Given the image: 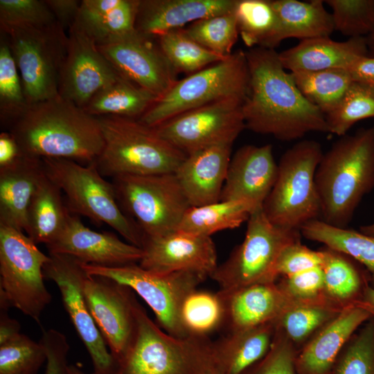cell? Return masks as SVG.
<instances>
[{"label": "cell", "mask_w": 374, "mask_h": 374, "mask_svg": "<svg viewBox=\"0 0 374 374\" xmlns=\"http://www.w3.org/2000/svg\"><path fill=\"white\" fill-rule=\"evenodd\" d=\"M245 54L249 74L242 107L245 128L283 141L328 132L325 114L303 96L278 53L255 47Z\"/></svg>", "instance_id": "cell-1"}, {"label": "cell", "mask_w": 374, "mask_h": 374, "mask_svg": "<svg viewBox=\"0 0 374 374\" xmlns=\"http://www.w3.org/2000/svg\"><path fill=\"white\" fill-rule=\"evenodd\" d=\"M24 154L80 160L91 163L104 139L97 117L59 95L28 105L10 127Z\"/></svg>", "instance_id": "cell-2"}, {"label": "cell", "mask_w": 374, "mask_h": 374, "mask_svg": "<svg viewBox=\"0 0 374 374\" xmlns=\"http://www.w3.org/2000/svg\"><path fill=\"white\" fill-rule=\"evenodd\" d=\"M321 220L347 228L362 198L374 188V125L336 141L315 172Z\"/></svg>", "instance_id": "cell-3"}, {"label": "cell", "mask_w": 374, "mask_h": 374, "mask_svg": "<svg viewBox=\"0 0 374 374\" xmlns=\"http://www.w3.org/2000/svg\"><path fill=\"white\" fill-rule=\"evenodd\" d=\"M97 118L104 147L93 163L104 177L175 173L186 157L138 119Z\"/></svg>", "instance_id": "cell-4"}, {"label": "cell", "mask_w": 374, "mask_h": 374, "mask_svg": "<svg viewBox=\"0 0 374 374\" xmlns=\"http://www.w3.org/2000/svg\"><path fill=\"white\" fill-rule=\"evenodd\" d=\"M46 175L64 192L71 213L106 224L127 242L142 248L145 236L137 223L121 209L114 187L93 163L83 166L73 160L44 158Z\"/></svg>", "instance_id": "cell-5"}, {"label": "cell", "mask_w": 374, "mask_h": 374, "mask_svg": "<svg viewBox=\"0 0 374 374\" xmlns=\"http://www.w3.org/2000/svg\"><path fill=\"white\" fill-rule=\"evenodd\" d=\"M323 154L319 142L303 140L282 155L275 184L262 204L273 224L300 230L308 222L318 219L321 206L314 178Z\"/></svg>", "instance_id": "cell-6"}, {"label": "cell", "mask_w": 374, "mask_h": 374, "mask_svg": "<svg viewBox=\"0 0 374 374\" xmlns=\"http://www.w3.org/2000/svg\"><path fill=\"white\" fill-rule=\"evenodd\" d=\"M249 82L245 52L232 53L174 85L138 120L151 127L187 111L231 98L244 100Z\"/></svg>", "instance_id": "cell-7"}, {"label": "cell", "mask_w": 374, "mask_h": 374, "mask_svg": "<svg viewBox=\"0 0 374 374\" xmlns=\"http://www.w3.org/2000/svg\"><path fill=\"white\" fill-rule=\"evenodd\" d=\"M136 332L115 374H199L211 357L206 337L179 338L164 332L137 301Z\"/></svg>", "instance_id": "cell-8"}, {"label": "cell", "mask_w": 374, "mask_h": 374, "mask_svg": "<svg viewBox=\"0 0 374 374\" xmlns=\"http://www.w3.org/2000/svg\"><path fill=\"white\" fill-rule=\"evenodd\" d=\"M20 75L28 105L59 95L60 71L68 45V35L56 21L39 28L1 29Z\"/></svg>", "instance_id": "cell-9"}, {"label": "cell", "mask_w": 374, "mask_h": 374, "mask_svg": "<svg viewBox=\"0 0 374 374\" xmlns=\"http://www.w3.org/2000/svg\"><path fill=\"white\" fill-rule=\"evenodd\" d=\"M300 230L273 224L262 206L256 208L247 220L244 239L210 276L221 290L256 283L276 282L274 269L281 250L301 240Z\"/></svg>", "instance_id": "cell-10"}, {"label": "cell", "mask_w": 374, "mask_h": 374, "mask_svg": "<svg viewBox=\"0 0 374 374\" xmlns=\"http://www.w3.org/2000/svg\"><path fill=\"white\" fill-rule=\"evenodd\" d=\"M48 259L24 231L0 224V296L37 323L52 300L44 283Z\"/></svg>", "instance_id": "cell-11"}, {"label": "cell", "mask_w": 374, "mask_h": 374, "mask_svg": "<svg viewBox=\"0 0 374 374\" xmlns=\"http://www.w3.org/2000/svg\"><path fill=\"white\" fill-rule=\"evenodd\" d=\"M112 183L120 206L136 220L145 238L177 230L191 206L175 173L121 175Z\"/></svg>", "instance_id": "cell-12"}, {"label": "cell", "mask_w": 374, "mask_h": 374, "mask_svg": "<svg viewBox=\"0 0 374 374\" xmlns=\"http://www.w3.org/2000/svg\"><path fill=\"white\" fill-rule=\"evenodd\" d=\"M82 267L90 275L105 276L131 288L149 305L166 332L179 338L189 337L180 321L181 306L186 296L205 280L206 275L193 271L157 273L137 263L118 267L82 263Z\"/></svg>", "instance_id": "cell-13"}, {"label": "cell", "mask_w": 374, "mask_h": 374, "mask_svg": "<svg viewBox=\"0 0 374 374\" xmlns=\"http://www.w3.org/2000/svg\"><path fill=\"white\" fill-rule=\"evenodd\" d=\"M244 100H217L179 114L154 127L157 134L188 155L221 145H233L245 128Z\"/></svg>", "instance_id": "cell-14"}, {"label": "cell", "mask_w": 374, "mask_h": 374, "mask_svg": "<svg viewBox=\"0 0 374 374\" xmlns=\"http://www.w3.org/2000/svg\"><path fill=\"white\" fill-rule=\"evenodd\" d=\"M44 278L57 286L64 308L92 362L93 374H115L117 362L111 354L89 311L84 292L87 272L82 263L64 254L49 253Z\"/></svg>", "instance_id": "cell-15"}, {"label": "cell", "mask_w": 374, "mask_h": 374, "mask_svg": "<svg viewBox=\"0 0 374 374\" xmlns=\"http://www.w3.org/2000/svg\"><path fill=\"white\" fill-rule=\"evenodd\" d=\"M84 292L93 319L118 364L136 332L134 292L111 278L87 273Z\"/></svg>", "instance_id": "cell-16"}, {"label": "cell", "mask_w": 374, "mask_h": 374, "mask_svg": "<svg viewBox=\"0 0 374 374\" xmlns=\"http://www.w3.org/2000/svg\"><path fill=\"white\" fill-rule=\"evenodd\" d=\"M97 47L121 76L158 98L177 81L158 44L136 30Z\"/></svg>", "instance_id": "cell-17"}, {"label": "cell", "mask_w": 374, "mask_h": 374, "mask_svg": "<svg viewBox=\"0 0 374 374\" xmlns=\"http://www.w3.org/2000/svg\"><path fill=\"white\" fill-rule=\"evenodd\" d=\"M119 76L95 42L73 25L69 29L60 73L59 96L84 109L98 92Z\"/></svg>", "instance_id": "cell-18"}, {"label": "cell", "mask_w": 374, "mask_h": 374, "mask_svg": "<svg viewBox=\"0 0 374 374\" xmlns=\"http://www.w3.org/2000/svg\"><path fill=\"white\" fill-rule=\"evenodd\" d=\"M139 265L157 273L193 271L211 276L216 269L217 252L209 236L175 230L156 238H145Z\"/></svg>", "instance_id": "cell-19"}, {"label": "cell", "mask_w": 374, "mask_h": 374, "mask_svg": "<svg viewBox=\"0 0 374 374\" xmlns=\"http://www.w3.org/2000/svg\"><path fill=\"white\" fill-rule=\"evenodd\" d=\"M46 247L49 253L64 254L84 264L103 267L139 263L143 255L141 248L122 241L113 233L90 229L71 213L60 234Z\"/></svg>", "instance_id": "cell-20"}, {"label": "cell", "mask_w": 374, "mask_h": 374, "mask_svg": "<svg viewBox=\"0 0 374 374\" xmlns=\"http://www.w3.org/2000/svg\"><path fill=\"white\" fill-rule=\"evenodd\" d=\"M277 174L271 144L244 145L231 159L220 200L245 201L262 206Z\"/></svg>", "instance_id": "cell-21"}, {"label": "cell", "mask_w": 374, "mask_h": 374, "mask_svg": "<svg viewBox=\"0 0 374 374\" xmlns=\"http://www.w3.org/2000/svg\"><path fill=\"white\" fill-rule=\"evenodd\" d=\"M371 318L355 304L344 308L297 350L296 373L330 374L348 340Z\"/></svg>", "instance_id": "cell-22"}, {"label": "cell", "mask_w": 374, "mask_h": 374, "mask_svg": "<svg viewBox=\"0 0 374 374\" xmlns=\"http://www.w3.org/2000/svg\"><path fill=\"white\" fill-rule=\"evenodd\" d=\"M224 306L225 320L230 331L254 328L275 322L297 303L288 297L276 282L250 285L220 290Z\"/></svg>", "instance_id": "cell-23"}, {"label": "cell", "mask_w": 374, "mask_h": 374, "mask_svg": "<svg viewBox=\"0 0 374 374\" xmlns=\"http://www.w3.org/2000/svg\"><path fill=\"white\" fill-rule=\"evenodd\" d=\"M231 145L206 148L186 155L175 172L191 206L220 201L231 159Z\"/></svg>", "instance_id": "cell-24"}, {"label": "cell", "mask_w": 374, "mask_h": 374, "mask_svg": "<svg viewBox=\"0 0 374 374\" xmlns=\"http://www.w3.org/2000/svg\"><path fill=\"white\" fill-rule=\"evenodd\" d=\"M236 0H139L135 29L150 37L233 11Z\"/></svg>", "instance_id": "cell-25"}, {"label": "cell", "mask_w": 374, "mask_h": 374, "mask_svg": "<svg viewBox=\"0 0 374 374\" xmlns=\"http://www.w3.org/2000/svg\"><path fill=\"white\" fill-rule=\"evenodd\" d=\"M368 53L366 37L339 42L330 37H320L301 40L278 55L283 67L294 72L348 69L357 59Z\"/></svg>", "instance_id": "cell-26"}, {"label": "cell", "mask_w": 374, "mask_h": 374, "mask_svg": "<svg viewBox=\"0 0 374 374\" xmlns=\"http://www.w3.org/2000/svg\"><path fill=\"white\" fill-rule=\"evenodd\" d=\"M43 172L42 159L26 154L0 169V224L25 231L28 208Z\"/></svg>", "instance_id": "cell-27"}, {"label": "cell", "mask_w": 374, "mask_h": 374, "mask_svg": "<svg viewBox=\"0 0 374 374\" xmlns=\"http://www.w3.org/2000/svg\"><path fill=\"white\" fill-rule=\"evenodd\" d=\"M275 322L230 331L210 343L212 359L221 374H243L269 351L276 333Z\"/></svg>", "instance_id": "cell-28"}, {"label": "cell", "mask_w": 374, "mask_h": 374, "mask_svg": "<svg viewBox=\"0 0 374 374\" xmlns=\"http://www.w3.org/2000/svg\"><path fill=\"white\" fill-rule=\"evenodd\" d=\"M139 0H82L73 25L97 46L136 30Z\"/></svg>", "instance_id": "cell-29"}, {"label": "cell", "mask_w": 374, "mask_h": 374, "mask_svg": "<svg viewBox=\"0 0 374 374\" xmlns=\"http://www.w3.org/2000/svg\"><path fill=\"white\" fill-rule=\"evenodd\" d=\"M44 170V169H43ZM62 190L43 172L30 202L25 232L37 244L47 245L63 229L71 213Z\"/></svg>", "instance_id": "cell-30"}, {"label": "cell", "mask_w": 374, "mask_h": 374, "mask_svg": "<svg viewBox=\"0 0 374 374\" xmlns=\"http://www.w3.org/2000/svg\"><path fill=\"white\" fill-rule=\"evenodd\" d=\"M322 0H271L276 12L280 43L288 38L301 40L330 37L335 30L331 13Z\"/></svg>", "instance_id": "cell-31"}, {"label": "cell", "mask_w": 374, "mask_h": 374, "mask_svg": "<svg viewBox=\"0 0 374 374\" xmlns=\"http://www.w3.org/2000/svg\"><path fill=\"white\" fill-rule=\"evenodd\" d=\"M158 97L119 76L98 92L84 107L95 116H115L139 119Z\"/></svg>", "instance_id": "cell-32"}, {"label": "cell", "mask_w": 374, "mask_h": 374, "mask_svg": "<svg viewBox=\"0 0 374 374\" xmlns=\"http://www.w3.org/2000/svg\"><path fill=\"white\" fill-rule=\"evenodd\" d=\"M308 240L344 253L364 265L374 280V237L348 228L330 225L321 220L308 222L300 229Z\"/></svg>", "instance_id": "cell-33"}, {"label": "cell", "mask_w": 374, "mask_h": 374, "mask_svg": "<svg viewBox=\"0 0 374 374\" xmlns=\"http://www.w3.org/2000/svg\"><path fill=\"white\" fill-rule=\"evenodd\" d=\"M326 298L344 308L353 305L368 285L366 276L349 256L330 249H321Z\"/></svg>", "instance_id": "cell-34"}, {"label": "cell", "mask_w": 374, "mask_h": 374, "mask_svg": "<svg viewBox=\"0 0 374 374\" xmlns=\"http://www.w3.org/2000/svg\"><path fill=\"white\" fill-rule=\"evenodd\" d=\"M256 208L248 202L239 200H220L190 206L184 215L177 229L211 237L216 232L240 226L248 220Z\"/></svg>", "instance_id": "cell-35"}, {"label": "cell", "mask_w": 374, "mask_h": 374, "mask_svg": "<svg viewBox=\"0 0 374 374\" xmlns=\"http://www.w3.org/2000/svg\"><path fill=\"white\" fill-rule=\"evenodd\" d=\"M233 13L247 46L274 49L280 44L278 19L271 0H236Z\"/></svg>", "instance_id": "cell-36"}, {"label": "cell", "mask_w": 374, "mask_h": 374, "mask_svg": "<svg viewBox=\"0 0 374 374\" xmlns=\"http://www.w3.org/2000/svg\"><path fill=\"white\" fill-rule=\"evenodd\" d=\"M343 309L329 300L297 302L275 321L276 328L298 350Z\"/></svg>", "instance_id": "cell-37"}, {"label": "cell", "mask_w": 374, "mask_h": 374, "mask_svg": "<svg viewBox=\"0 0 374 374\" xmlns=\"http://www.w3.org/2000/svg\"><path fill=\"white\" fill-rule=\"evenodd\" d=\"M303 96L325 116L340 103L355 81L348 69L290 72Z\"/></svg>", "instance_id": "cell-38"}, {"label": "cell", "mask_w": 374, "mask_h": 374, "mask_svg": "<svg viewBox=\"0 0 374 374\" xmlns=\"http://www.w3.org/2000/svg\"><path fill=\"white\" fill-rule=\"evenodd\" d=\"M157 38L161 51L177 73L190 75L225 59L194 41L184 28L169 30Z\"/></svg>", "instance_id": "cell-39"}, {"label": "cell", "mask_w": 374, "mask_h": 374, "mask_svg": "<svg viewBox=\"0 0 374 374\" xmlns=\"http://www.w3.org/2000/svg\"><path fill=\"white\" fill-rule=\"evenodd\" d=\"M180 321L190 337H206L225 320V310L219 292L192 291L184 299L180 309Z\"/></svg>", "instance_id": "cell-40"}, {"label": "cell", "mask_w": 374, "mask_h": 374, "mask_svg": "<svg viewBox=\"0 0 374 374\" xmlns=\"http://www.w3.org/2000/svg\"><path fill=\"white\" fill-rule=\"evenodd\" d=\"M325 116L328 132L340 137L358 121L374 118V85L354 81L339 105Z\"/></svg>", "instance_id": "cell-41"}, {"label": "cell", "mask_w": 374, "mask_h": 374, "mask_svg": "<svg viewBox=\"0 0 374 374\" xmlns=\"http://www.w3.org/2000/svg\"><path fill=\"white\" fill-rule=\"evenodd\" d=\"M3 34L0 42V119L1 125L10 127L28 105L6 36Z\"/></svg>", "instance_id": "cell-42"}, {"label": "cell", "mask_w": 374, "mask_h": 374, "mask_svg": "<svg viewBox=\"0 0 374 374\" xmlns=\"http://www.w3.org/2000/svg\"><path fill=\"white\" fill-rule=\"evenodd\" d=\"M184 30L199 44L224 58L233 53L239 35L233 11L198 20Z\"/></svg>", "instance_id": "cell-43"}, {"label": "cell", "mask_w": 374, "mask_h": 374, "mask_svg": "<svg viewBox=\"0 0 374 374\" xmlns=\"http://www.w3.org/2000/svg\"><path fill=\"white\" fill-rule=\"evenodd\" d=\"M330 374H374V318L350 337Z\"/></svg>", "instance_id": "cell-44"}, {"label": "cell", "mask_w": 374, "mask_h": 374, "mask_svg": "<svg viewBox=\"0 0 374 374\" xmlns=\"http://www.w3.org/2000/svg\"><path fill=\"white\" fill-rule=\"evenodd\" d=\"M45 362L43 344L22 333L0 345V374H37Z\"/></svg>", "instance_id": "cell-45"}, {"label": "cell", "mask_w": 374, "mask_h": 374, "mask_svg": "<svg viewBox=\"0 0 374 374\" xmlns=\"http://www.w3.org/2000/svg\"><path fill=\"white\" fill-rule=\"evenodd\" d=\"M334 28L344 35L366 37L374 30V0H326Z\"/></svg>", "instance_id": "cell-46"}, {"label": "cell", "mask_w": 374, "mask_h": 374, "mask_svg": "<svg viewBox=\"0 0 374 374\" xmlns=\"http://www.w3.org/2000/svg\"><path fill=\"white\" fill-rule=\"evenodd\" d=\"M56 22L44 0H0L1 29L44 27Z\"/></svg>", "instance_id": "cell-47"}, {"label": "cell", "mask_w": 374, "mask_h": 374, "mask_svg": "<svg viewBox=\"0 0 374 374\" xmlns=\"http://www.w3.org/2000/svg\"><path fill=\"white\" fill-rule=\"evenodd\" d=\"M277 284L288 297L296 302L328 300L325 295L322 266L282 277Z\"/></svg>", "instance_id": "cell-48"}, {"label": "cell", "mask_w": 374, "mask_h": 374, "mask_svg": "<svg viewBox=\"0 0 374 374\" xmlns=\"http://www.w3.org/2000/svg\"><path fill=\"white\" fill-rule=\"evenodd\" d=\"M296 352L295 346L276 329L267 353L243 374H296Z\"/></svg>", "instance_id": "cell-49"}, {"label": "cell", "mask_w": 374, "mask_h": 374, "mask_svg": "<svg viewBox=\"0 0 374 374\" xmlns=\"http://www.w3.org/2000/svg\"><path fill=\"white\" fill-rule=\"evenodd\" d=\"M323 263L321 250H312L302 244L300 240L285 246L281 250L276 259L274 272L277 279L279 276H288L322 266Z\"/></svg>", "instance_id": "cell-50"}, {"label": "cell", "mask_w": 374, "mask_h": 374, "mask_svg": "<svg viewBox=\"0 0 374 374\" xmlns=\"http://www.w3.org/2000/svg\"><path fill=\"white\" fill-rule=\"evenodd\" d=\"M39 341L46 353L45 374H69L67 357L70 346L65 335L48 329L43 331Z\"/></svg>", "instance_id": "cell-51"}, {"label": "cell", "mask_w": 374, "mask_h": 374, "mask_svg": "<svg viewBox=\"0 0 374 374\" xmlns=\"http://www.w3.org/2000/svg\"><path fill=\"white\" fill-rule=\"evenodd\" d=\"M53 14L56 21L66 30L75 24L80 10L81 1L45 0Z\"/></svg>", "instance_id": "cell-52"}, {"label": "cell", "mask_w": 374, "mask_h": 374, "mask_svg": "<svg viewBox=\"0 0 374 374\" xmlns=\"http://www.w3.org/2000/svg\"><path fill=\"white\" fill-rule=\"evenodd\" d=\"M24 156L17 140L10 132L0 134V169L8 168Z\"/></svg>", "instance_id": "cell-53"}, {"label": "cell", "mask_w": 374, "mask_h": 374, "mask_svg": "<svg viewBox=\"0 0 374 374\" xmlns=\"http://www.w3.org/2000/svg\"><path fill=\"white\" fill-rule=\"evenodd\" d=\"M348 70L355 81L374 85V57H361Z\"/></svg>", "instance_id": "cell-54"}, {"label": "cell", "mask_w": 374, "mask_h": 374, "mask_svg": "<svg viewBox=\"0 0 374 374\" xmlns=\"http://www.w3.org/2000/svg\"><path fill=\"white\" fill-rule=\"evenodd\" d=\"M8 310V309L0 308V345L21 334L20 323L9 316Z\"/></svg>", "instance_id": "cell-55"}, {"label": "cell", "mask_w": 374, "mask_h": 374, "mask_svg": "<svg viewBox=\"0 0 374 374\" xmlns=\"http://www.w3.org/2000/svg\"><path fill=\"white\" fill-rule=\"evenodd\" d=\"M355 305L366 310L374 318V287L368 285Z\"/></svg>", "instance_id": "cell-56"}, {"label": "cell", "mask_w": 374, "mask_h": 374, "mask_svg": "<svg viewBox=\"0 0 374 374\" xmlns=\"http://www.w3.org/2000/svg\"><path fill=\"white\" fill-rule=\"evenodd\" d=\"M199 374H221L217 368L211 356L202 368Z\"/></svg>", "instance_id": "cell-57"}, {"label": "cell", "mask_w": 374, "mask_h": 374, "mask_svg": "<svg viewBox=\"0 0 374 374\" xmlns=\"http://www.w3.org/2000/svg\"><path fill=\"white\" fill-rule=\"evenodd\" d=\"M368 46V55L374 57V30L366 37Z\"/></svg>", "instance_id": "cell-58"}, {"label": "cell", "mask_w": 374, "mask_h": 374, "mask_svg": "<svg viewBox=\"0 0 374 374\" xmlns=\"http://www.w3.org/2000/svg\"><path fill=\"white\" fill-rule=\"evenodd\" d=\"M359 231L362 233L374 237V222L367 225H363L359 227Z\"/></svg>", "instance_id": "cell-59"}, {"label": "cell", "mask_w": 374, "mask_h": 374, "mask_svg": "<svg viewBox=\"0 0 374 374\" xmlns=\"http://www.w3.org/2000/svg\"><path fill=\"white\" fill-rule=\"evenodd\" d=\"M69 374H89L83 372L80 368L75 365H69ZM93 374V373H91Z\"/></svg>", "instance_id": "cell-60"}, {"label": "cell", "mask_w": 374, "mask_h": 374, "mask_svg": "<svg viewBox=\"0 0 374 374\" xmlns=\"http://www.w3.org/2000/svg\"><path fill=\"white\" fill-rule=\"evenodd\" d=\"M372 283H373V287H374V280H371Z\"/></svg>", "instance_id": "cell-61"}]
</instances>
